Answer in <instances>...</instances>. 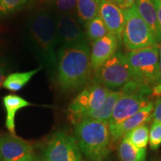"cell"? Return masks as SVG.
<instances>
[{
	"label": "cell",
	"instance_id": "1",
	"mask_svg": "<svg viewBox=\"0 0 161 161\" xmlns=\"http://www.w3.org/2000/svg\"><path fill=\"white\" fill-rule=\"evenodd\" d=\"M56 81L63 92H73L92 77L90 49L87 43L60 46L57 52Z\"/></svg>",
	"mask_w": 161,
	"mask_h": 161
},
{
	"label": "cell",
	"instance_id": "2",
	"mask_svg": "<svg viewBox=\"0 0 161 161\" xmlns=\"http://www.w3.org/2000/svg\"><path fill=\"white\" fill-rule=\"evenodd\" d=\"M28 34L31 46L41 63L49 72L55 73L58 45L55 16L46 9L35 12L28 23Z\"/></svg>",
	"mask_w": 161,
	"mask_h": 161
},
{
	"label": "cell",
	"instance_id": "3",
	"mask_svg": "<svg viewBox=\"0 0 161 161\" xmlns=\"http://www.w3.org/2000/svg\"><path fill=\"white\" fill-rule=\"evenodd\" d=\"M75 137L81 153L91 161H103L111 149L109 124L105 121H78L75 123Z\"/></svg>",
	"mask_w": 161,
	"mask_h": 161
},
{
	"label": "cell",
	"instance_id": "4",
	"mask_svg": "<svg viewBox=\"0 0 161 161\" xmlns=\"http://www.w3.org/2000/svg\"><path fill=\"white\" fill-rule=\"evenodd\" d=\"M122 95L116 103L108 121L109 127L118 125L121 122L137 113L151 102L152 88L148 84L132 80L120 90Z\"/></svg>",
	"mask_w": 161,
	"mask_h": 161
},
{
	"label": "cell",
	"instance_id": "5",
	"mask_svg": "<svg viewBox=\"0 0 161 161\" xmlns=\"http://www.w3.org/2000/svg\"><path fill=\"white\" fill-rule=\"evenodd\" d=\"M93 84H98L111 91L122 90L127 84L136 80L126 56L116 52L103 65L92 72Z\"/></svg>",
	"mask_w": 161,
	"mask_h": 161
},
{
	"label": "cell",
	"instance_id": "6",
	"mask_svg": "<svg viewBox=\"0 0 161 161\" xmlns=\"http://www.w3.org/2000/svg\"><path fill=\"white\" fill-rule=\"evenodd\" d=\"M159 49L158 46H154L125 55L136 80L152 88L161 84Z\"/></svg>",
	"mask_w": 161,
	"mask_h": 161
},
{
	"label": "cell",
	"instance_id": "7",
	"mask_svg": "<svg viewBox=\"0 0 161 161\" xmlns=\"http://www.w3.org/2000/svg\"><path fill=\"white\" fill-rule=\"evenodd\" d=\"M124 10L126 14V22L122 40L127 49L132 52L158 46L154 34L139 14L135 4Z\"/></svg>",
	"mask_w": 161,
	"mask_h": 161
},
{
	"label": "cell",
	"instance_id": "8",
	"mask_svg": "<svg viewBox=\"0 0 161 161\" xmlns=\"http://www.w3.org/2000/svg\"><path fill=\"white\" fill-rule=\"evenodd\" d=\"M41 161H83L81 151L74 136L58 130L44 148Z\"/></svg>",
	"mask_w": 161,
	"mask_h": 161
},
{
	"label": "cell",
	"instance_id": "9",
	"mask_svg": "<svg viewBox=\"0 0 161 161\" xmlns=\"http://www.w3.org/2000/svg\"><path fill=\"white\" fill-rule=\"evenodd\" d=\"M109 92L107 88L96 84L84 88L72 101L68 108L74 124L87 114L99 109Z\"/></svg>",
	"mask_w": 161,
	"mask_h": 161
},
{
	"label": "cell",
	"instance_id": "10",
	"mask_svg": "<svg viewBox=\"0 0 161 161\" xmlns=\"http://www.w3.org/2000/svg\"><path fill=\"white\" fill-rule=\"evenodd\" d=\"M55 19L58 44L61 46H67L87 43L86 33L75 15L58 14Z\"/></svg>",
	"mask_w": 161,
	"mask_h": 161
},
{
	"label": "cell",
	"instance_id": "11",
	"mask_svg": "<svg viewBox=\"0 0 161 161\" xmlns=\"http://www.w3.org/2000/svg\"><path fill=\"white\" fill-rule=\"evenodd\" d=\"M98 15L105 24L109 34L115 36L119 40H122L126 22L125 11L110 0H102Z\"/></svg>",
	"mask_w": 161,
	"mask_h": 161
},
{
	"label": "cell",
	"instance_id": "12",
	"mask_svg": "<svg viewBox=\"0 0 161 161\" xmlns=\"http://www.w3.org/2000/svg\"><path fill=\"white\" fill-rule=\"evenodd\" d=\"M34 153L27 141L11 134H0V157L2 161H17Z\"/></svg>",
	"mask_w": 161,
	"mask_h": 161
},
{
	"label": "cell",
	"instance_id": "13",
	"mask_svg": "<svg viewBox=\"0 0 161 161\" xmlns=\"http://www.w3.org/2000/svg\"><path fill=\"white\" fill-rule=\"evenodd\" d=\"M153 110L154 103L150 102L137 113L121 122L118 125L109 127L112 142H117L134 128L149 122L152 119Z\"/></svg>",
	"mask_w": 161,
	"mask_h": 161
},
{
	"label": "cell",
	"instance_id": "14",
	"mask_svg": "<svg viewBox=\"0 0 161 161\" xmlns=\"http://www.w3.org/2000/svg\"><path fill=\"white\" fill-rule=\"evenodd\" d=\"M119 42L118 38L110 34L92 42L90 50V64L92 72L96 71L117 52Z\"/></svg>",
	"mask_w": 161,
	"mask_h": 161
},
{
	"label": "cell",
	"instance_id": "15",
	"mask_svg": "<svg viewBox=\"0 0 161 161\" xmlns=\"http://www.w3.org/2000/svg\"><path fill=\"white\" fill-rule=\"evenodd\" d=\"M159 3L160 0H136L135 3L139 14L152 30L158 43L161 41L158 14Z\"/></svg>",
	"mask_w": 161,
	"mask_h": 161
},
{
	"label": "cell",
	"instance_id": "16",
	"mask_svg": "<svg viewBox=\"0 0 161 161\" xmlns=\"http://www.w3.org/2000/svg\"><path fill=\"white\" fill-rule=\"evenodd\" d=\"M3 104L6 110L5 126L9 130L10 134L15 135V122L16 114L18 110L26 107L31 106V104L21 96L15 94H9L3 98Z\"/></svg>",
	"mask_w": 161,
	"mask_h": 161
},
{
	"label": "cell",
	"instance_id": "17",
	"mask_svg": "<svg viewBox=\"0 0 161 161\" xmlns=\"http://www.w3.org/2000/svg\"><path fill=\"white\" fill-rule=\"evenodd\" d=\"M122 95V92L120 90H118V91L110 90L104 104H102V106L99 109L87 114L82 119H93L108 122L111 117L118 100L119 99Z\"/></svg>",
	"mask_w": 161,
	"mask_h": 161
},
{
	"label": "cell",
	"instance_id": "18",
	"mask_svg": "<svg viewBox=\"0 0 161 161\" xmlns=\"http://www.w3.org/2000/svg\"><path fill=\"white\" fill-rule=\"evenodd\" d=\"M102 0H77L75 17L81 25L98 15Z\"/></svg>",
	"mask_w": 161,
	"mask_h": 161
},
{
	"label": "cell",
	"instance_id": "19",
	"mask_svg": "<svg viewBox=\"0 0 161 161\" xmlns=\"http://www.w3.org/2000/svg\"><path fill=\"white\" fill-rule=\"evenodd\" d=\"M42 68H43V66H39L29 72H14V73L10 74L4 80L3 86L10 91H19L29 83L31 78L37 72H39L40 69H42Z\"/></svg>",
	"mask_w": 161,
	"mask_h": 161
},
{
	"label": "cell",
	"instance_id": "20",
	"mask_svg": "<svg viewBox=\"0 0 161 161\" xmlns=\"http://www.w3.org/2000/svg\"><path fill=\"white\" fill-rule=\"evenodd\" d=\"M120 161H146V148H138L126 136L122 139L119 147Z\"/></svg>",
	"mask_w": 161,
	"mask_h": 161
},
{
	"label": "cell",
	"instance_id": "21",
	"mask_svg": "<svg viewBox=\"0 0 161 161\" xmlns=\"http://www.w3.org/2000/svg\"><path fill=\"white\" fill-rule=\"evenodd\" d=\"M85 33L88 40L94 42L109 34L105 24L99 15L88 21L85 25Z\"/></svg>",
	"mask_w": 161,
	"mask_h": 161
},
{
	"label": "cell",
	"instance_id": "22",
	"mask_svg": "<svg viewBox=\"0 0 161 161\" xmlns=\"http://www.w3.org/2000/svg\"><path fill=\"white\" fill-rule=\"evenodd\" d=\"M131 143L138 148H146L149 141V128L146 124L134 128L125 136Z\"/></svg>",
	"mask_w": 161,
	"mask_h": 161
},
{
	"label": "cell",
	"instance_id": "23",
	"mask_svg": "<svg viewBox=\"0 0 161 161\" xmlns=\"http://www.w3.org/2000/svg\"><path fill=\"white\" fill-rule=\"evenodd\" d=\"M29 2V0H0V19L19 11Z\"/></svg>",
	"mask_w": 161,
	"mask_h": 161
},
{
	"label": "cell",
	"instance_id": "24",
	"mask_svg": "<svg viewBox=\"0 0 161 161\" xmlns=\"http://www.w3.org/2000/svg\"><path fill=\"white\" fill-rule=\"evenodd\" d=\"M50 5L59 12L58 14L75 13L77 0H49Z\"/></svg>",
	"mask_w": 161,
	"mask_h": 161
},
{
	"label": "cell",
	"instance_id": "25",
	"mask_svg": "<svg viewBox=\"0 0 161 161\" xmlns=\"http://www.w3.org/2000/svg\"><path fill=\"white\" fill-rule=\"evenodd\" d=\"M149 146L152 150L158 149L161 146V123L152 122L149 130Z\"/></svg>",
	"mask_w": 161,
	"mask_h": 161
},
{
	"label": "cell",
	"instance_id": "26",
	"mask_svg": "<svg viewBox=\"0 0 161 161\" xmlns=\"http://www.w3.org/2000/svg\"><path fill=\"white\" fill-rule=\"evenodd\" d=\"M152 119L161 123V97L158 98L154 104Z\"/></svg>",
	"mask_w": 161,
	"mask_h": 161
},
{
	"label": "cell",
	"instance_id": "27",
	"mask_svg": "<svg viewBox=\"0 0 161 161\" xmlns=\"http://www.w3.org/2000/svg\"><path fill=\"white\" fill-rule=\"evenodd\" d=\"M7 71L6 64L3 59H0V87L3 86L4 80H5V73Z\"/></svg>",
	"mask_w": 161,
	"mask_h": 161
},
{
	"label": "cell",
	"instance_id": "28",
	"mask_svg": "<svg viewBox=\"0 0 161 161\" xmlns=\"http://www.w3.org/2000/svg\"><path fill=\"white\" fill-rule=\"evenodd\" d=\"M17 161H40V160L38 159L37 157L36 156L35 153H32V154H29V155L26 156L25 158L20 159V160Z\"/></svg>",
	"mask_w": 161,
	"mask_h": 161
},
{
	"label": "cell",
	"instance_id": "29",
	"mask_svg": "<svg viewBox=\"0 0 161 161\" xmlns=\"http://www.w3.org/2000/svg\"><path fill=\"white\" fill-rule=\"evenodd\" d=\"M136 0H125V3L123 6V9L129 8L135 4Z\"/></svg>",
	"mask_w": 161,
	"mask_h": 161
},
{
	"label": "cell",
	"instance_id": "30",
	"mask_svg": "<svg viewBox=\"0 0 161 161\" xmlns=\"http://www.w3.org/2000/svg\"><path fill=\"white\" fill-rule=\"evenodd\" d=\"M158 24H159V28H160V31L161 33V3L160 2L158 5Z\"/></svg>",
	"mask_w": 161,
	"mask_h": 161
},
{
	"label": "cell",
	"instance_id": "31",
	"mask_svg": "<svg viewBox=\"0 0 161 161\" xmlns=\"http://www.w3.org/2000/svg\"><path fill=\"white\" fill-rule=\"evenodd\" d=\"M114 3H115L116 5H118L119 7L123 9L125 0H114Z\"/></svg>",
	"mask_w": 161,
	"mask_h": 161
},
{
	"label": "cell",
	"instance_id": "32",
	"mask_svg": "<svg viewBox=\"0 0 161 161\" xmlns=\"http://www.w3.org/2000/svg\"><path fill=\"white\" fill-rule=\"evenodd\" d=\"M159 57H160V58L161 59V47L159 49Z\"/></svg>",
	"mask_w": 161,
	"mask_h": 161
},
{
	"label": "cell",
	"instance_id": "33",
	"mask_svg": "<svg viewBox=\"0 0 161 161\" xmlns=\"http://www.w3.org/2000/svg\"><path fill=\"white\" fill-rule=\"evenodd\" d=\"M160 74H161V59L160 58Z\"/></svg>",
	"mask_w": 161,
	"mask_h": 161
},
{
	"label": "cell",
	"instance_id": "34",
	"mask_svg": "<svg viewBox=\"0 0 161 161\" xmlns=\"http://www.w3.org/2000/svg\"><path fill=\"white\" fill-rule=\"evenodd\" d=\"M110 1H111V2H113V3H114V0H110Z\"/></svg>",
	"mask_w": 161,
	"mask_h": 161
},
{
	"label": "cell",
	"instance_id": "35",
	"mask_svg": "<svg viewBox=\"0 0 161 161\" xmlns=\"http://www.w3.org/2000/svg\"><path fill=\"white\" fill-rule=\"evenodd\" d=\"M0 161H2V160H1V157H0Z\"/></svg>",
	"mask_w": 161,
	"mask_h": 161
},
{
	"label": "cell",
	"instance_id": "36",
	"mask_svg": "<svg viewBox=\"0 0 161 161\" xmlns=\"http://www.w3.org/2000/svg\"><path fill=\"white\" fill-rule=\"evenodd\" d=\"M160 3H161V0H160Z\"/></svg>",
	"mask_w": 161,
	"mask_h": 161
}]
</instances>
